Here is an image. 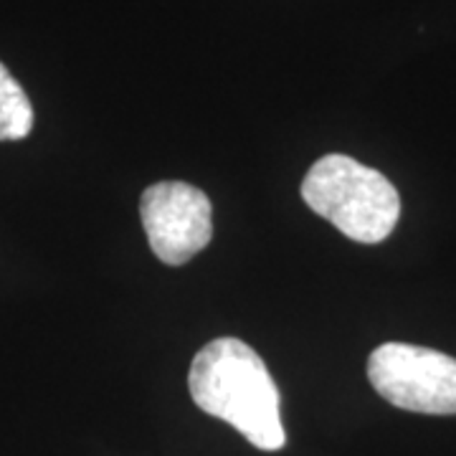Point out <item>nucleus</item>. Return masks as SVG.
Instances as JSON below:
<instances>
[{
    "label": "nucleus",
    "instance_id": "f257e3e1",
    "mask_svg": "<svg viewBox=\"0 0 456 456\" xmlns=\"http://www.w3.org/2000/svg\"><path fill=\"white\" fill-rule=\"evenodd\" d=\"M188 391L200 411L233 426L261 452H279L287 444L277 383L246 342L236 338L208 342L191 362Z\"/></svg>",
    "mask_w": 456,
    "mask_h": 456
},
{
    "label": "nucleus",
    "instance_id": "f03ea898",
    "mask_svg": "<svg viewBox=\"0 0 456 456\" xmlns=\"http://www.w3.org/2000/svg\"><path fill=\"white\" fill-rule=\"evenodd\" d=\"M302 198L340 233L358 244H380L401 218V196L380 170L347 155H325L302 180Z\"/></svg>",
    "mask_w": 456,
    "mask_h": 456
},
{
    "label": "nucleus",
    "instance_id": "7ed1b4c3",
    "mask_svg": "<svg viewBox=\"0 0 456 456\" xmlns=\"http://www.w3.org/2000/svg\"><path fill=\"white\" fill-rule=\"evenodd\" d=\"M368 380L391 406L428 413H456V358L406 342H386L368 358Z\"/></svg>",
    "mask_w": 456,
    "mask_h": 456
},
{
    "label": "nucleus",
    "instance_id": "20e7f679",
    "mask_svg": "<svg viewBox=\"0 0 456 456\" xmlns=\"http://www.w3.org/2000/svg\"><path fill=\"white\" fill-rule=\"evenodd\" d=\"M140 218L152 254L167 266L188 264L213 239L211 200L180 180L150 185L140 198Z\"/></svg>",
    "mask_w": 456,
    "mask_h": 456
},
{
    "label": "nucleus",
    "instance_id": "39448f33",
    "mask_svg": "<svg viewBox=\"0 0 456 456\" xmlns=\"http://www.w3.org/2000/svg\"><path fill=\"white\" fill-rule=\"evenodd\" d=\"M33 130V107L23 86L0 64V142H16Z\"/></svg>",
    "mask_w": 456,
    "mask_h": 456
}]
</instances>
